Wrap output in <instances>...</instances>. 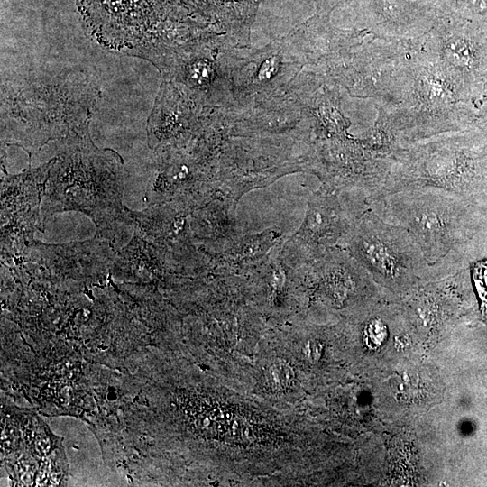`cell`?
I'll use <instances>...</instances> for the list:
<instances>
[{"instance_id":"6da1fadb","label":"cell","mask_w":487,"mask_h":487,"mask_svg":"<svg viewBox=\"0 0 487 487\" xmlns=\"http://www.w3.org/2000/svg\"><path fill=\"white\" fill-rule=\"evenodd\" d=\"M41 215L65 211L88 216L97 231L133 221V211L123 205V159L112 149L93 142L89 123L61 139L50 161Z\"/></svg>"},{"instance_id":"7a4b0ae2","label":"cell","mask_w":487,"mask_h":487,"mask_svg":"<svg viewBox=\"0 0 487 487\" xmlns=\"http://www.w3.org/2000/svg\"><path fill=\"white\" fill-rule=\"evenodd\" d=\"M98 91L84 75L47 73L2 87V142L23 148L31 161L51 140L90 123Z\"/></svg>"},{"instance_id":"3957f363","label":"cell","mask_w":487,"mask_h":487,"mask_svg":"<svg viewBox=\"0 0 487 487\" xmlns=\"http://www.w3.org/2000/svg\"><path fill=\"white\" fill-rule=\"evenodd\" d=\"M404 65L397 103L383 106L402 146L459 132L471 122L473 99L417 39L403 41Z\"/></svg>"},{"instance_id":"277c9868","label":"cell","mask_w":487,"mask_h":487,"mask_svg":"<svg viewBox=\"0 0 487 487\" xmlns=\"http://www.w3.org/2000/svg\"><path fill=\"white\" fill-rule=\"evenodd\" d=\"M383 221L406 229L440 277L462 267L465 243L477 226L463 197L433 187L368 198Z\"/></svg>"},{"instance_id":"5b68a950","label":"cell","mask_w":487,"mask_h":487,"mask_svg":"<svg viewBox=\"0 0 487 487\" xmlns=\"http://www.w3.org/2000/svg\"><path fill=\"white\" fill-rule=\"evenodd\" d=\"M482 142L463 130L400 147L388 179L376 198L425 187L461 197L480 193L487 183V149Z\"/></svg>"},{"instance_id":"8992f818","label":"cell","mask_w":487,"mask_h":487,"mask_svg":"<svg viewBox=\"0 0 487 487\" xmlns=\"http://www.w3.org/2000/svg\"><path fill=\"white\" fill-rule=\"evenodd\" d=\"M339 247L345 249L381 285L404 290L436 278L411 234L383 221L369 207L357 219Z\"/></svg>"},{"instance_id":"52a82bcc","label":"cell","mask_w":487,"mask_h":487,"mask_svg":"<svg viewBox=\"0 0 487 487\" xmlns=\"http://www.w3.org/2000/svg\"><path fill=\"white\" fill-rule=\"evenodd\" d=\"M475 99L487 84V29L438 14L432 28L417 38Z\"/></svg>"},{"instance_id":"ba28073f","label":"cell","mask_w":487,"mask_h":487,"mask_svg":"<svg viewBox=\"0 0 487 487\" xmlns=\"http://www.w3.org/2000/svg\"><path fill=\"white\" fill-rule=\"evenodd\" d=\"M161 0H77L83 23L102 45L142 58L148 51Z\"/></svg>"},{"instance_id":"9c48e42d","label":"cell","mask_w":487,"mask_h":487,"mask_svg":"<svg viewBox=\"0 0 487 487\" xmlns=\"http://www.w3.org/2000/svg\"><path fill=\"white\" fill-rule=\"evenodd\" d=\"M50 162L17 175L5 171L1 187L2 253L20 255L33 242L35 231L43 232L41 213Z\"/></svg>"},{"instance_id":"30bf717a","label":"cell","mask_w":487,"mask_h":487,"mask_svg":"<svg viewBox=\"0 0 487 487\" xmlns=\"http://www.w3.org/2000/svg\"><path fill=\"white\" fill-rule=\"evenodd\" d=\"M341 191L323 188L308 201L305 218L294 239L312 262L327 249L339 246L357 219L369 208L368 196L362 191L341 197Z\"/></svg>"},{"instance_id":"8fae6325","label":"cell","mask_w":487,"mask_h":487,"mask_svg":"<svg viewBox=\"0 0 487 487\" xmlns=\"http://www.w3.org/2000/svg\"><path fill=\"white\" fill-rule=\"evenodd\" d=\"M369 31L391 41H411L434 25L438 12L433 0H365Z\"/></svg>"},{"instance_id":"7c38bea8","label":"cell","mask_w":487,"mask_h":487,"mask_svg":"<svg viewBox=\"0 0 487 487\" xmlns=\"http://www.w3.org/2000/svg\"><path fill=\"white\" fill-rule=\"evenodd\" d=\"M194 427L212 438H226L236 410L213 400H198L190 405Z\"/></svg>"},{"instance_id":"4fadbf2b","label":"cell","mask_w":487,"mask_h":487,"mask_svg":"<svg viewBox=\"0 0 487 487\" xmlns=\"http://www.w3.org/2000/svg\"><path fill=\"white\" fill-rule=\"evenodd\" d=\"M255 418L236 412L226 438L239 443H253L265 437V429Z\"/></svg>"},{"instance_id":"5bb4252c","label":"cell","mask_w":487,"mask_h":487,"mask_svg":"<svg viewBox=\"0 0 487 487\" xmlns=\"http://www.w3.org/2000/svg\"><path fill=\"white\" fill-rule=\"evenodd\" d=\"M294 370L285 361H276L268 369L267 379L270 386L275 391L288 389L294 380Z\"/></svg>"},{"instance_id":"9a60e30c","label":"cell","mask_w":487,"mask_h":487,"mask_svg":"<svg viewBox=\"0 0 487 487\" xmlns=\"http://www.w3.org/2000/svg\"><path fill=\"white\" fill-rule=\"evenodd\" d=\"M388 335V327L383 319L375 317L368 320L364 326L363 338L370 348L381 345Z\"/></svg>"},{"instance_id":"2e32d148","label":"cell","mask_w":487,"mask_h":487,"mask_svg":"<svg viewBox=\"0 0 487 487\" xmlns=\"http://www.w3.org/2000/svg\"><path fill=\"white\" fill-rule=\"evenodd\" d=\"M471 273L487 315V259L474 262L471 266Z\"/></svg>"},{"instance_id":"e0dca14e","label":"cell","mask_w":487,"mask_h":487,"mask_svg":"<svg viewBox=\"0 0 487 487\" xmlns=\"http://www.w3.org/2000/svg\"><path fill=\"white\" fill-rule=\"evenodd\" d=\"M321 354V344L317 340H310L305 347L306 357L312 363L317 362Z\"/></svg>"},{"instance_id":"ac0fdd59","label":"cell","mask_w":487,"mask_h":487,"mask_svg":"<svg viewBox=\"0 0 487 487\" xmlns=\"http://www.w3.org/2000/svg\"><path fill=\"white\" fill-rule=\"evenodd\" d=\"M318 3V8L321 11H329L333 7L338 5L339 4L345 3L349 0H317Z\"/></svg>"}]
</instances>
